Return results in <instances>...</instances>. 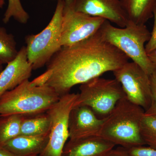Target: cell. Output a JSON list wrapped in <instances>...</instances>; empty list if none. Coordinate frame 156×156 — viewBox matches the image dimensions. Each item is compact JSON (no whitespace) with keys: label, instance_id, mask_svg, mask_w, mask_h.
<instances>
[{"label":"cell","instance_id":"5bb4252c","mask_svg":"<svg viewBox=\"0 0 156 156\" xmlns=\"http://www.w3.org/2000/svg\"><path fill=\"white\" fill-rule=\"evenodd\" d=\"M49 134L39 136L19 135L2 145L17 156H39L46 147Z\"/></svg>","mask_w":156,"mask_h":156},{"label":"cell","instance_id":"4316f807","mask_svg":"<svg viewBox=\"0 0 156 156\" xmlns=\"http://www.w3.org/2000/svg\"><path fill=\"white\" fill-rule=\"evenodd\" d=\"M5 3V0H0V9L2 8Z\"/></svg>","mask_w":156,"mask_h":156},{"label":"cell","instance_id":"ac0fdd59","mask_svg":"<svg viewBox=\"0 0 156 156\" xmlns=\"http://www.w3.org/2000/svg\"><path fill=\"white\" fill-rule=\"evenodd\" d=\"M18 52L14 36L0 27V61L7 64L16 57Z\"/></svg>","mask_w":156,"mask_h":156},{"label":"cell","instance_id":"484cf974","mask_svg":"<svg viewBox=\"0 0 156 156\" xmlns=\"http://www.w3.org/2000/svg\"><path fill=\"white\" fill-rule=\"evenodd\" d=\"M147 55L151 61L156 64V50L149 53Z\"/></svg>","mask_w":156,"mask_h":156},{"label":"cell","instance_id":"cb8c5ba5","mask_svg":"<svg viewBox=\"0 0 156 156\" xmlns=\"http://www.w3.org/2000/svg\"><path fill=\"white\" fill-rule=\"evenodd\" d=\"M106 156H131L128 153V150L119 147L112 150Z\"/></svg>","mask_w":156,"mask_h":156},{"label":"cell","instance_id":"8fae6325","mask_svg":"<svg viewBox=\"0 0 156 156\" xmlns=\"http://www.w3.org/2000/svg\"><path fill=\"white\" fill-rule=\"evenodd\" d=\"M104 121V118H98L88 107H73L69 118V140H76L97 136Z\"/></svg>","mask_w":156,"mask_h":156},{"label":"cell","instance_id":"8992f818","mask_svg":"<svg viewBox=\"0 0 156 156\" xmlns=\"http://www.w3.org/2000/svg\"><path fill=\"white\" fill-rule=\"evenodd\" d=\"M80 90L74 106L88 107L101 119L108 116L117 103L126 96L115 79L94 78L81 84Z\"/></svg>","mask_w":156,"mask_h":156},{"label":"cell","instance_id":"277c9868","mask_svg":"<svg viewBox=\"0 0 156 156\" xmlns=\"http://www.w3.org/2000/svg\"><path fill=\"white\" fill-rule=\"evenodd\" d=\"M99 32L105 41L126 54L149 75L153 72L156 64L149 58L144 46L150 38L151 33L145 24L129 21L126 27L121 28L106 20Z\"/></svg>","mask_w":156,"mask_h":156},{"label":"cell","instance_id":"ba28073f","mask_svg":"<svg viewBox=\"0 0 156 156\" xmlns=\"http://www.w3.org/2000/svg\"><path fill=\"white\" fill-rule=\"evenodd\" d=\"M78 94L68 93L48 111L51 119L49 141L39 156H61L67 140L69 139L68 121L70 112L75 104Z\"/></svg>","mask_w":156,"mask_h":156},{"label":"cell","instance_id":"44dd1931","mask_svg":"<svg viewBox=\"0 0 156 156\" xmlns=\"http://www.w3.org/2000/svg\"><path fill=\"white\" fill-rule=\"evenodd\" d=\"M150 79L151 93V104L147 110L144 112V115H156V67L150 75Z\"/></svg>","mask_w":156,"mask_h":156},{"label":"cell","instance_id":"2e32d148","mask_svg":"<svg viewBox=\"0 0 156 156\" xmlns=\"http://www.w3.org/2000/svg\"><path fill=\"white\" fill-rule=\"evenodd\" d=\"M51 117L48 112L23 115L20 127V135L39 136L50 133Z\"/></svg>","mask_w":156,"mask_h":156},{"label":"cell","instance_id":"7a4b0ae2","mask_svg":"<svg viewBox=\"0 0 156 156\" xmlns=\"http://www.w3.org/2000/svg\"><path fill=\"white\" fill-rule=\"evenodd\" d=\"M144 112L125 96L104 118L97 136L127 149L145 145L141 134Z\"/></svg>","mask_w":156,"mask_h":156},{"label":"cell","instance_id":"7c38bea8","mask_svg":"<svg viewBox=\"0 0 156 156\" xmlns=\"http://www.w3.org/2000/svg\"><path fill=\"white\" fill-rule=\"evenodd\" d=\"M33 70L27 58L26 47L23 46L16 57L7 63L0 74V98L6 92L29 80Z\"/></svg>","mask_w":156,"mask_h":156},{"label":"cell","instance_id":"9a60e30c","mask_svg":"<svg viewBox=\"0 0 156 156\" xmlns=\"http://www.w3.org/2000/svg\"><path fill=\"white\" fill-rule=\"evenodd\" d=\"M128 20L137 24H145L153 17L156 0H119Z\"/></svg>","mask_w":156,"mask_h":156},{"label":"cell","instance_id":"7402d4cb","mask_svg":"<svg viewBox=\"0 0 156 156\" xmlns=\"http://www.w3.org/2000/svg\"><path fill=\"white\" fill-rule=\"evenodd\" d=\"M127 150L131 156H156V149L148 146H141Z\"/></svg>","mask_w":156,"mask_h":156},{"label":"cell","instance_id":"30bf717a","mask_svg":"<svg viewBox=\"0 0 156 156\" xmlns=\"http://www.w3.org/2000/svg\"><path fill=\"white\" fill-rule=\"evenodd\" d=\"M73 2L76 11L101 17L121 28L129 22L119 0H73Z\"/></svg>","mask_w":156,"mask_h":156},{"label":"cell","instance_id":"e0dca14e","mask_svg":"<svg viewBox=\"0 0 156 156\" xmlns=\"http://www.w3.org/2000/svg\"><path fill=\"white\" fill-rule=\"evenodd\" d=\"M23 115H11L0 116V145L20 135Z\"/></svg>","mask_w":156,"mask_h":156},{"label":"cell","instance_id":"603a6c76","mask_svg":"<svg viewBox=\"0 0 156 156\" xmlns=\"http://www.w3.org/2000/svg\"><path fill=\"white\" fill-rule=\"evenodd\" d=\"M154 23L152 31L151 33V37L145 48L147 54L156 50V6L153 11Z\"/></svg>","mask_w":156,"mask_h":156},{"label":"cell","instance_id":"52a82bcc","mask_svg":"<svg viewBox=\"0 0 156 156\" xmlns=\"http://www.w3.org/2000/svg\"><path fill=\"white\" fill-rule=\"evenodd\" d=\"M105 20L76 11L73 0H64L60 45L67 47L84 41L100 30Z\"/></svg>","mask_w":156,"mask_h":156},{"label":"cell","instance_id":"83f0119b","mask_svg":"<svg viewBox=\"0 0 156 156\" xmlns=\"http://www.w3.org/2000/svg\"><path fill=\"white\" fill-rule=\"evenodd\" d=\"M3 63L0 61V74H1V73L2 72L3 70Z\"/></svg>","mask_w":156,"mask_h":156},{"label":"cell","instance_id":"3957f363","mask_svg":"<svg viewBox=\"0 0 156 156\" xmlns=\"http://www.w3.org/2000/svg\"><path fill=\"white\" fill-rule=\"evenodd\" d=\"M60 98L47 84L34 86L27 80L0 98V116L46 112Z\"/></svg>","mask_w":156,"mask_h":156},{"label":"cell","instance_id":"d4e9b609","mask_svg":"<svg viewBox=\"0 0 156 156\" xmlns=\"http://www.w3.org/2000/svg\"><path fill=\"white\" fill-rule=\"evenodd\" d=\"M0 156H17L0 145Z\"/></svg>","mask_w":156,"mask_h":156},{"label":"cell","instance_id":"6da1fadb","mask_svg":"<svg viewBox=\"0 0 156 156\" xmlns=\"http://www.w3.org/2000/svg\"><path fill=\"white\" fill-rule=\"evenodd\" d=\"M129 58L101 36L99 30L84 41L62 47L47 64L50 72L46 84L61 97L73 87L113 72L128 62Z\"/></svg>","mask_w":156,"mask_h":156},{"label":"cell","instance_id":"4fadbf2b","mask_svg":"<svg viewBox=\"0 0 156 156\" xmlns=\"http://www.w3.org/2000/svg\"><path fill=\"white\" fill-rule=\"evenodd\" d=\"M115 146L98 136L67 141L61 156H106Z\"/></svg>","mask_w":156,"mask_h":156},{"label":"cell","instance_id":"d6986e66","mask_svg":"<svg viewBox=\"0 0 156 156\" xmlns=\"http://www.w3.org/2000/svg\"><path fill=\"white\" fill-rule=\"evenodd\" d=\"M141 134L145 145L156 149V115L144 114L141 122Z\"/></svg>","mask_w":156,"mask_h":156},{"label":"cell","instance_id":"ffe728a7","mask_svg":"<svg viewBox=\"0 0 156 156\" xmlns=\"http://www.w3.org/2000/svg\"><path fill=\"white\" fill-rule=\"evenodd\" d=\"M29 17L28 13L23 9L20 0H9L8 8L3 19L4 23H8L11 18H13L20 23L26 24Z\"/></svg>","mask_w":156,"mask_h":156},{"label":"cell","instance_id":"9c48e42d","mask_svg":"<svg viewBox=\"0 0 156 156\" xmlns=\"http://www.w3.org/2000/svg\"><path fill=\"white\" fill-rule=\"evenodd\" d=\"M129 101L147 110L151 102L150 75L135 62H127L113 72Z\"/></svg>","mask_w":156,"mask_h":156},{"label":"cell","instance_id":"5b68a950","mask_svg":"<svg viewBox=\"0 0 156 156\" xmlns=\"http://www.w3.org/2000/svg\"><path fill=\"white\" fill-rule=\"evenodd\" d=\"M63 6L64 0H58L55 12L48 26L39 33L26 37L27 58L33 70L48 64L62 48L60 38Z\"/></svg>","mask_w":156,"mask_h":156}]
</instances>
